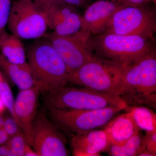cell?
<instances>
[{"label": "cell", "mask_w": 156, "mask_h": 156, "mask_svg": "<svg viewBox=\"0 0 156 156\" xmlns=\"http://www.w3.org/2000/svg\"><path fill=\"white\" fill-rule=\"evenodd\" d=\"M146 0H128L127 5L140 6L144 5V2Z\"/></svg>", "instance_id": "f1b7e54d"}, {"label": "cell", "mask_w": 156, "mask_h": 156, "mask_svg": "<svg viewBox=\"0 0 156 156\" xmlns=\"http://www.w3.org/2000/svg\"><path fill=\"white\" fill-rule=\"evenodd\" d=\"M3 76V75L2 74V73H1V72L0 71V80H1Z\"/></svg>", "instance_id": "836d02e7"}, {"label": "cell", "mask_w": 156, "mask_h": 156, "mask_svg": "<svg viewBox=\"0 0 156 156\" xmlns=\"http://www.w3.org/2000/svg\"><path fill=\"white\" fill-rule=\"evenodd\" d=\"M48 110L49 117L56 127L72 136L103 129L119 112L125 108L116 107L92 110Z\"/></svg>", "instance_id": "8992f818"}, {"label": "cell", "mask_w": 156, "mask_h": 156, "mask_svg": "<svg viewBox=\"0 0 156 156\" xmlns=\"http://www.w3.org/2000/svg\"><path fill=\"white\" fill-rule=\"evenodd\" d=\"M69 142L75 156H100L101 152L106 151L108 145L106 133L103 129L72 135Z\"/></svg>", "instance_id": "4fadbf2b"}, {"label": "cell", "mask_w": 156, "mask_h": 156, "mask_svg": "<svg viewBox=\"0 0 156 156\" xmlns=\"http://www.w3.org/2000/svg\"><path fill=\"white\" fill-rule=\"evenodd\" d=\"M120 97L127 107L156 109V56L155 49L126 66Z\"/></svg>", "instance_id": "7a4b0ae2"}, {"label": "cell", "mask_w": 156, "mask_h": 156, "mask_svg": "<svg viewBox=\"0 0 156 156\" xmlns=\"http://www.w3.org/2000/svg\"><path fill=\"white\" fill-rule=\"evenodd\" d=\"M82 29L83 17L76 10L69 14L52 30L53 32L58 35L70 37L82 31Z\"/></svg>", "instance_id": "d6986e66"}, {"label": "cell", "mask_w": 156, "mask_h": 156, "mask_svg": "<svg viewBox=\"0 0 156 156\" xmlns=\"http://www.w3.org/2000/svg\"><path fill=\"white\" fill-rule=\"evenodd\" d=\"M0 69L7 78L20 90L29 89L34 86L33 78L28 63L14 64L0 54Z\"/></svg>", "instance_id": "9a60e30c"}, {"label": "cell", "mask_w": 156, "mask_h": 156, "mask_svg": "<svg viewBox=\"0 0 156 156\" xmlns=\"http://www.w3.org/2000/svg\"><path fill=\"white\" fill-rule=\"evenodd\" d=\"M27 58L34 86L40 93H53L68 85L67 68L49 41L37 40L29 46Z\"/></svg>", "instance_id": "6da1fadb"}, {"label": "cell", "mask_w": 156, "mask_h": 156, "mask_svg": "<svg viewBox=\"0 0 156 156\" xmlns=\"http://www.w3.org/2000/svg\"><path fill=\"white\" fill-rule=\"evenodd\" d=\"M62 3L69 5L77 7L83 5L86 2V0H58Z\"/></svg>", "instance_id": "484cf974"}, {"label": "cell", "mask_w": 156, "mask_h": 156, "mask_svg": "<svg viewBox=\"0 0 156 156\" xmlns=\"http://www.w3.org/2000/svg\"><path fill=\"white\" fill-rule=\"evenodd\" d=\"M10 138L3 129L0 130V146L8 144Z\"/></svg>", "instance_id": "83f0119b"}, {"label": "cell", "mask_w": 156, "mask_h": 156, "mask_svg": "<svg viewBox=\"0 0 156 156\" xmlns=\"http://www.w3.org/2000/svg\"><path fill=\"white\" fill-rule=\"evenodd\" d=\"M0 156H14L8 144L0 146Z\"/></svg>", "instance_id": "4316f807"}, {"label": "cell", "mask_w": 156, "mask_h": 156, "mask_svg": "<svg viewBox=\"0 0 156 156\" xmlns=\"http://www.w3.org/2000/svg\"><path fill=\"white\" fill-rule=\"evenodd\" d=\"M144 141L146 150L153 156H156V131L146 132Z\"/></svg>", "instance_id": "d4e9b609"}, {"label": "cell", "mask_w": 156, "mask_h": 156, "mask_svg": "<svg viewBox=\"0 0 156 156\" xmlns=\"http://www.w3.org/2000/svg\"><path fill=\"white\" fill-rule=\"evenodd\" d=\"M40 93L39 89L35 86L20 90L14 102V112L17 121L30 146Z\"/></svg>", "instance_id": "7c38bea8"}, {"label": "cell", "mask_w": 156, "mask_h": 156, "mask_svg": "<svg viewBox=\"0 0 156 156\" xmlns=\"http://www.w3.org/2000/svg\"><path fill=\"white\" fill-rule=\"evenodd\" d=\"M138 156H153V155L152 154L146 150L142 152Z\"/></svg>", "instance_id": "1f68e13d"}, {"label": "cell", "mask_w": 156, "mask_h": 156, "mask_svg": "<svg viewBox=\"0 0 156 156\" xmlns=\"http://www.w3.org/2000/svg\"><path fill=\"white\" fill-rule=\"evenodd\" d=\"M44 104L48 108L75 110H92L121 107L126 103L119 96L108 95L81 86H66L45 95Z\"/></svg>", "instance_id": "5b68a950"}, {"label": "cell", "mask_w": 156, "mask_h": 156, "mask_svg": "<svg viewBox=\"0 0 156 156\" xmlns=\"http://www.w3.org/2000/svg\"><path fill=\"white\" fill-rule=\"evenodd\" d=\"M7 25L12 34L26 40L40 38L48 27L44 14L32 0L12 3Z\"/></svg>", "instance_id": "ba28073f"}, {"label": "cell", "mask_w": 156, "mask_h": 156, "mask_svg": "<svg viewBox=\"0 0 156 156\" xmlns=\"http://www.w3.org/2000/svg\"><path fill=\"white\" fill-rule=\"evenodd\" d=\"M2 129L10 137L23 132L17 121L11 115L5 116Z\"/></svg>", "instance_id": "603a6c76"}, {"label": "cell", "mask_w": 156, "mask_h": 156, "mask_svg": "<svg viewBox=\"0 0 156 156\" xmlns=\"http://www.w3.org/2000/svg\"><path fill=\"white\" fill-rule=\"evenodd\" d=\"M24 156H37L36 153L34 150L31 146L28 145L26 148L24 154Z\"/></svg>", "instance_id": "f546056e"}, {"label": "cell", "mask_w": 156, "mask_h": 156, "mask_svg": "<svg viewBox=\"0 0 156 156\" xmlns=\"http://www.w3.org/2000/svg\"><path fill=\"white\" fill-rule=\"evenodd\" d=\"M145 150L144 136L140 131L122 145H108L106 152L109 156H138Z\"/></svg>", "instance_id": "e0dca14e"}, {"label": "cell", "mask_w": 156, "mask_h": 156, "mask_svg": "<svg viewBox=\"0 0 156 156\" xmlns=\"http://www.w3.org/2000/svg\"><path fill=\"white\" fill-rule=\"evenodd\" d=\"M6 109L4 105L2 99L0 98V114H3V113H4Z\"/></svg>", "instance_id": "4dcf8cb0"}, {"label": "cell", "mask_w": 156, "mask_h": 156, "mask_svg": "<svg viewBox=\"0 0 156 156\" xmlns=\"http://www.w3.org/2000/svg\"><path fill=\"white\" fill-rule=\"evenodd\" d=\"M0 98L6 109L9 110L10 115L14 118L18 123L14 112L15 101L13 97V93L8 82L4 79V76L0 80Z\"/></svg>", "instance_id": "ffe728a7"}, {"label": "cell", "mask_w": 156, "mask_h": 156, "mask_svg": "<svg viewBox=\"0 0 156 156\" xmlns=\"http://www.w3.org/2000/svg\"><path fill=\"white\" fill-rule=\"evenodd\" d=\"M156 31L155 11L142 5L125 6L119 9L109 22L105 32L154 39Z\"/></svg>", "instance_id": "52a82bcc"}, {"label": "cell", "mask_w": 156, "mask_h": 156, "mask_svg": "<svg viewBox=\"0 0 156 156\" xmlns=\"http://www.w3.org/2000/svg\"><path fill=\"white\" fill-rule=\"evenodd\" d=\"M12 0H0V37L8 24Z\"/></svg>", "instance_id": "7402d4cb"}, {"label": "cell", "mask_w": 156, "mask_h": 156, "mask_svg": "<svg viewBox=\"0 0 156 156\" xmlns=\"http://www.w3.org/2000/svg\"><path fill=\"white\" fill-rule=\"evenodd\" d=\"M8 144L14 156H24L26 148L29 145L27 138L23 132L11 137Z\"/></svg>", "instance_id": "44dd1931"}, {"label": "cell", "mask_w": 156, "mask_h": 156, "mask_svg": "<svg viewBox=\"0 0 156 156\" xmlns=\"http://www.w3.org/2000/svg\"><path fill=\"white\" fill-rule=\"evenodd\" d=\"M89 37L82 31L70 37L60 36L53 32L47 36V39L64 62L70 74L95 57L87 44Z\"/></svg>", "instance_id": "30bf717a"}, {"label": "cell", "mask_w": 156, "mask_h": 156, "mask_svg": "<svg viewBox=\"0 0 156 156\" xmlns=\"http://www.w3.org/2000/svg\"><path fill=\"white\" fill-rule=\"evenodd\" d=\"M5 116L3 114H0V130L2 129Z\"/></svg>", "instance_id": "d6a6232c"}, {"label": "cell", "mask_w": 156, "mask_h": 156, "mask_svg": "<svg viewBox=\"0 0 156 156\" xmlns=\"http://www.w3.org/2000/svg\"><path fill=\"white\" fill-rule=\"evenodd\" d=\"M103 129L108 145H122L140 131L128 112L115 117Z\"/></svg>", "instance_id": "5bb4252c"}, {"label": "cell", "mask_w": 156, "mask_h": 156, "mask_svg": "<svg viewBox=\"0 0 156 156\" xmlns=\"http://www.w3.org/2000/svg\"><path fill=\"white\" fill-rule=\"evenodd\" d=\"M87 44L95 57L125 66L133 64L154 49V39L107 32L90 36Z\"/></svg>", "instance_id": "3957f363"}, {"label": "cell", "mask_w": 156, "mask_h": 156, "mask_svg": "<svg viewBox=\"0 0 156 156\" xmlns=\"http://www.w3.org/2000/svg\"><path fill=\"white\" fill-rule=\"evenodd\" d=\"M125 5L110 0H99L88 7L83 17L82 31L89 36L105 32L113 14Z\"/></svg>", "instance_id": "8fae6325"}, {"label": "cell", "mask_w": 156, "mask_h": 156, "mask_svg": "<svg viewBox=\"0 0 156 156\" xmlns=\"http://www.w3.org/2000/svg\"><path fill=\"white\" fill-rule=\"evenodd\" d=\"M31 147L37 156H67V140L51 120L42 113L33 124Z\"/></svg>", "instance_id": "9c48e42d"}, {"label": "cell", "mask_w": 156, "mask_h": 156, "mask_svg": "<svg viewBox=\"0 0 156 156\" xmlns=\"http://www.w3.org/2000/svg\"><path fill=\"white\" fill-rule=\"evenodd\" d=\"M44 14L45 17L58 4L62 3L58 0H32Z\"/></svg>", "instance_id": "cb8c5ba5"}, {"label": "cell", "mask_w": 156, "mask_h": 156, "mask_svg": "<svg viewBox=\"0 0 156 156\" xmlns=\"http://www.w3.org/2000/svg\"><path fill=\"white\" fill-rule=\"evenodd\" d=\"M125 110L130 113L140 130L146 132L156 131V115L151 108L143 106H132L127 107Z\"/></svg>", "instance_id": "ac0fdd59"}, {"label": "cell", "mask_w": 156, "mask_h": 156, "mask_svg": "<svg viewBox=\"0 0 156 156\" xmlns=\"http://www.w3.org/2000/svg\"><path fill=\"white\" fill-rule=\"evenodd\" d=\"M126 66L95 57L69 74L68 84L86 87L101 93L120 97Z\"/></svg>", "instance_id": "277c9868"}, {"label": "cell", "mask_w": 156, "mask_h": 156, "mask_svg": "<svg viewBox=\"0 0 156 156\" xmlns=\"http://www.w3.org/2000/svg\"><path fill=\"white\" fill-rule=\"evenodd\" d=\"M19 37L5 30L0 37V50L2 55L14 64H28L24 46Z\"/></svg>", "instance_id": "2e32d148"}]
</instances>
